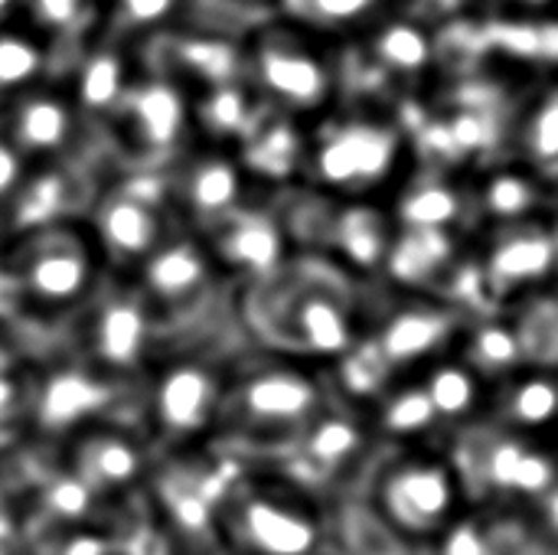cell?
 Listing matches in <instances>:
<instances>
[{"label":"cell","mask_w":558,"mask_h":555,"mask_svg":"<svg viewBox=\"0 0 558 555\" xmlns=\"http://www.w3.org/2000/svg\"><path fill=\"white\" fill-rule=\"evenodd\" d=\"M327 555H428L396 536L356 497L327 514Z\"/></svg>","instance_id":"cell-22"},{"label":"cell","mask_w":558,"mask_h":555,"mask_svg":"<svg viewBox=\"0 0 558 555\" xmlns=\"http://www.w3.org/2000/svg\"><path fill=\"white\" fill-rule=\"evenodd\" d=\"M327 514L268 468L242 461L222 507L219 546L229 555H327Z\"/></svg>","instance_id":"cell-8"},{"label":"cell","mask_w":558,"mask_h":555,"mask_svg":"<svg viewBox=\"0 0 558 555\" xmlns=\"http://www.w3.org/2000/svg\"><path fill=\"white\" fill-rule=\"evenodd\" d=\"M399 7L402 0H281L278 16L343 46L383 23Z\"/></svg>","instance_id":"cell-20"},{"label":"cell","mask_w":558,"mask_h":555,"mask_svg":"<svg viewBox=\"0 0 558 555\" xmlns=\"http://www.w3.org/2000/svg\"><path fill=\"white\" fill-rule=\"evenodd\" d=\"M10 226H7V219H3V213H0V255H3V249H7V242H10Z\"/></svg>","instance_id":"cell-29"},{"label":"cell","mask_w":558,"mask_h":555,"mask_svg":"<svg viewBox=\"0 0 558 555\" xmlns=\"http://www.w3.org/2000/svg\"><path fill=\"white\" fill-rule=\"evenodd\" d=\"M330 396L333 389L324 366L245 343L226 389L213 445L248 464L271 461L298 442Z\"/></svg>","instance_id":"cell-4"},{"label":"cell","mask_w":558,"mask_h":555,"mask_svg":"<svg viewBox=\"0 0 558 555\" xmlns=\"http://www.w3.org/2000/svg\"><path fill=\"white\" fill-rule=\"evenodd\" d=\"M356 500L396 536L432 550L471 507L448 451L383 448Z\"/></svg>","instance_id":"cell-7"},{"label":"cell","mask_w":558,"mask_h":555,"mask_svg":"<svg viewBox=\"0 0 558 555\" xmlns=\"http://www.w3.org/2000/svg\"><path fill=\"white\" fill-rule=\"evenodd\" d=\"M428 555H556L526 514L468 507L461 520L428 550Z\"/></svg>","instance_id":"cell-19"},{"label":"cell","mask_w":558,"mask_h":555,"mask_svg":"<svg viewBox=\"0 0 558 555\" xmlns=\"http://www.w3.org/2000/svg\"><path fill=\"white\" fill-rule=\"evenodd\" d=\"M190 3L193 0H105V33L131 46H150L193 23Z\"/></svg>","instance_id":"cell-23"},{"label":"cell","mask_w":558,"mask_h":555,"mask_svg":"<svg viewBox=\"0 0 558 555\" xmlns=\"http://www.w3.org/2000/svg\"><path fill=\"white\" fill-rule=\"evenodd\" d=\"M513 134L520 141V160L546 170L558 157V82L549 85L543 95L520 105V114L513 121Z\"/></svg>","instance_id":"cell-24"},{"label":"cell","mask_w":558,"mask_h":555,"mask_svg":"<svg viewBox=\"0 0 558 555\" xmlns=\"http://www.w3.org/2000/svg\"><path fill=\"white\" fill-rule=\"evenodd\" d=\"M128 281L137 288L167 340L199 334L219 298L229 291L235 294L199 236L190 229H177Z\"/></svg>","instance_id":"cell-14"},{"label":"cell","mask_w":558,"mask_h":555,"mask_svg":"<svg viewBox=\"0 0 558 555\" xmlns=\"http://www.w3.org/2000/svg\"><path fill=\"white\" fill-rule=\"evenodd\" d=\"M29 26L52 52L72 46V56L105 33V0H26Z\"/></svg>","instance_id":"cell-21"},{"label":"cell","mask_w":558,"mask_h":555,"mask_svg":"<svg viewBox=\"0 0 558 555\" xmlns=\"http://www.w3.org/2000/svg\"><path fill=\"white\" fill-rule=\"evenodd\" d=\"M379 451L383 445L376 442L369 419L340 396H330L298 442H291L278 458L262 461V468L314 504L333 510L360 494Z\"/></svg>","instance_id":"cell-9"},{"label":"cell","mask_w":558,"mask_h":555,"mask_svg":"<svg viewBox=\"0 0 558 555\" xmlns=\"http://www.w3.org/2000/svg\"><path fill=\"white\" fill-rule=\"evenodd\" d=\"M85 226L111 278H131L177 229L160 170L118 167L105 177Z\"/></svg>","instance_id":"cell-12"},{"label":"cell","mask_w":558,"mask_h":555,"mask_svg":"<svg viewBox=\"0 0 558 555\" xmlns=\"http://www.w3.org/2000/svg\"><path fill=\"white\" fill-rule=\"evenodd\" d=\"M0 134L29 160H92L88 144L101 131L88 121L62 79H43L0 111Z\"/></svg>","instance_id":"cell-17"},{"label":"cell","mask_w":558,"mask_h":555,"mask_svg":"<svg viewBox=\"0 0 558 555\" xmlns=\"http://www.w3.org/2000/svg\"><path fill=\"white\" fill-rule=\"evenodd\" d=\"M163 186L177 222L190 232H203L245 206L265 203L255 193L268 190V183L245 167L239 150L203 141L163 170Z\"/></svg>","instance_id":"cell-16"},{"label":"cell","mask_w":558,"mask_h":555,"mask_svg":"<svg viewBox=\"0 0 558 555\" xmlns=\"http://www.w3.org/2000/svg\"><path fill=\"white\" fill-rule=\"evenodd\" d=\"M474 311H500L558 288V239L553 219L477 229L468 239Z\"/></svg>","instance_id":"cell-13"},{"label":"cell","mask_w":558,"mask_h":555,"mask_svg":"<svg viewBox=\"0 0 558 555\" xmlns=\"http://www.w3.org/2000/svg\"><path fill=\"white\" fill-rule=\"evenodd\" d=\"M56 461L65 474H72L88 494L111 507L141 504L144 487L154 474L157 451L144 438V432L131 419H101L62 445L52 448Z\"/></svg>","instance_id":"cell-15"},{"label":"cell","mask_w":558,"mask_h":555,"mask_svg":"<svg viewBox=\"0 0 558 555\" xmlns=\"http://www.w3.org/2000/svg\"><path fill=\"white\" fill-rule=\"evenodd\" d=\"M242 10H255V13H268V16H278L281 13V0H229Z\"/></svg>","instance_id":"cell-28"},{"label":"cell","mask_w":558,"mask_h":555,"mask_svg":"<svg viewBox=\"0 0 558 555\" xmlns=\"http://www.w3.org/2000/svg\"><path fill=\"white\" fill-rule=\"evenodd\" d=\"M412 131L392 108L343 101L301 141V183L330 203H389L415 167Z\"/></svg>","instance_id":"cell-3"},{"label":"cell","mask_w":558,"mask_h":555,"mask_svg":"<svg viewBox=\"0 0 558 555\" xmlns=\"http://www.w3.org/2000/svg\"><path fill=\"white\" fill-rule=\"evenodd\" d=\"M484 0H402V10L415 13L438 33L445 26H464L481 13Z\"/></svg>","instance_id":"cell-25"},{"label":"cell","mask_w":558,"mask_h":555,"mask_svg":"<svg viewBox=\"0 0 558 555\" xmlns=\"http://www.w3.org/2000/svg\"><path fill=\"white\" fill-rule=\"evenodd\" d=\"M167 337L128 278H111L65 327V353L92 373L134 389Z\"/></svg>","instance_id":"cell-10"},{"label":"cell","mask_w":558,"mask_h":555,"mask_svg":"<svg viewBox=\"0 0 558 555\" xmlns=\"http://www.w3.org/2000/svg\"><path fill=\"white\" fill-rule=\"evenodd\" d=\"M23 16H26V0H0V29L23 26Z\"/></svg>","instance_id":"cell-27"},{"label":"cell","mask_w":558,"mask_h":555,"mask_svg":"<svg viewBox=\"0 0 558 555\" xmlns=\"http://www.w3.org/2000/svg\"><path fill=\"white\" fill-rule=\"evenodd\" d=\"M242 69L262 101L284 121L311 128L343 105V46L268 16L242 39Z\"/></svg>","instance_id":"cell-6"},{"label":"cell","mask_w":558,"mask_h":555,"mask_svg":"<svg viewBox=\"0 0 558 555\" xmlns=\"http://www.w3.org/2000/svg\"><path fill=\"white\" fill-rule=\"evenodd\" d=\"M235 327L248 347L330 370L360 340L366 298L337 268L298 255L281 272L245 285L232 301Z\"/></svg>","instance_id":"cell-1"},{"label":"cell","mask_w":558,"mask_h":555,"mask_svg":"<svg viewBox=\"0 0 558 555\" xmlns=\"http://www.w3.org/2000/svg\"><path fill=\"white\" fill-rule=\"evenodd\" d=\"M242 340H219L199 330L163 343L134 386V425L157 455L213 445L232 370L245 350Z\"/></svg>","instance_id":"cell-2"},{"label":"cell","mask_w":558,"mask_h":555,"mask_svg":"<svg viewBox=\"0 0 558 555\" xmlns=\"http://www.w3.org/2000/svg\"><path fill=\"white\" fill-rule=\"evenodd\" d=\"M3 272L16 324L69 327L88 298L108 281L105 258L82 222H56L13 232L3 249Z\"/></svg>","instance_id":"cell-5"},{"label":"cell","mask_w":558,"mask_h":555,"mask_svg":"<svg viewBox=\"0 0 558 555\" xmlns=\"http://www.w3.org/2000/svg\"><path fill=\"white\" fill-rule=\"evenodd\" d=\"M26 170H29V160L0 134V213H7V206L13 203V196H16V190H20V183L26 177Z\"/></svg>","instance_id":"cell-26"},{"label":"cell","mask_w":558,"mask_h":555,"mask_svg":"<svg viewBox=\"0 0 558 555\" xmlns=\"http://www.w3.org/2000/svg\"><path fill=\"white\" fill-rule=\"evenodd\" d=\"M448 458L471 507L526 514L558 484V448L510 435L490 422L468 429L448 448Z\"/></svg>","instance_id":"cell-11"},{"label":"cell","mask_w":558,"mask_h":555,"mask_svg":"<svg viewBox=\"0 0 558 555\" xmlns=\"http://www.w3.org/2000/svg\"><path fill=\"white\" fill-rule=\"evenodd\" d=\"M484 422L558 448V366H526L490 383Z\"/></svg>","instance_id":"cell-18"},{"label":"cell","mask_w":558,"mask_h":555,"mask_svg":"<svg viewBox=\"0 0 558 555\" xmlns=\"http://www.w3.org/2000/svg\"><path fill=\"white\" fill-rule=\"evenodd\" d=\"M553 226H556V239H558V180H556V206H553Z\"/></svg>","instance_id":"cell-30"}]
</instances>
